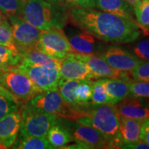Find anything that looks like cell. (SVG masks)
<instances>
[{
  "label": "cell",
  "instance_id": "6da1fadb",
  "mask_svg": "<svg viewBox=\"0 0 149 149\" xmlns=\"http://www.w3.org/2000/svg\"><path fill=\"white\" fill-rule=\"evenodd\" d=\"M69 16L72 23L83 31L106 42L126 44L136 40L140 34L137 22L104 11L72 8Z\"/></svg>",
  "mask_w": 149,
  "mask_h": 149
},
{
  "label": "cell",
  "instance_id": "7a4b0ae2",
  "mask_svg": "<svg viewBox=\"0 0 149 149\" xmlns=\"http://www.w3.org/2000/svg\"><path fill=\"white\" fill-rule=\"evenodd\" d=\"M18 17L43 31L62 29L66 22L64 9L56 0H26Z\"/></svg>",
  "mask_w": 149,
  "mask_h": 149
},
{
  "label": "cell",
  "instance_id": "3957f363",
  "mask_svg": "<svg viewBox=\"0 0 149 149\" xmlns=\"http://www.w3.org/2000/svg\"><path fill=\"white\" fill-rule=\"evenodd\" d=\"M76 121L99 130L108 139L111 148H122L124 144L114 104L95 105L93 109L86 110L84 116Z\"/></svg>",
  "mask_w": 149,
  "mask_h": 149
},
{
  "label": "cell",
  "instance_id": "277c9868",
  "mask_svg": "<svg viewBox=\"0 0 149 149\" xmlns=\"http://www.w3.org/2000/svg\"><path fill=\"white\" fill-rule=\"evenodd\" d=\"M24 107L33 111L74 120L83 116L84 112L80 107H74L67 104L58 90L43 91L26 102Z\"/></svg>",
  "mask_w": 149,
  "mask_h": 149
},
{
  "label": "cell",
  "instance_id": "5b68a950",
  "mask_svg": "<svg viewBox=\"0 0 149 149\" xmlns=\"http://www.w3.org/2000/svg\"><path fill=\"white\" fill-rule=\"evenodd\" d=\"M0 84L20 102H27L43 92L24 72L17 69L0 70Z\"/></svg>",
  "mask_w": 149,
  "mask_h": 149
},
{
  "label": "cell",
  "instance_id": "8992f818",
  "mask_svg": "<svg viewBox=\"0 0 149 149\" xmlns=\"http://www.w3.org/2000/svg\"><path fill=\"white\" fill-rule=\"evenodd\" d=\"M60 64H31L22 61L15 69L26 74L42 91H57Z\"/></svg>",
  "mask_w": 149,
  "mask_h": 149
},
{
  "label": "cell",
  "instance_id": "52a82bcc",
  "mask_svg": "<svg viewBox=\"0 0 149 149\" xmlns=\"http://www.w3.org/2000/svg\"><path fill=\"white\" fill-rule=\"evenodd\" d=\"M20 126L21 136L46 137L52 126L57 124L58 116L53 114L33 111L23 107Z\"/></svg>",
  "mask_w": 149,
  "mask_h": 149
},
{
  "label": "cell",
  "instance_id": "ba28073f",
  "mask_svg": "<svg viewBox=\"0 0 149 149\" xmlns=\"http://www.w3.org/2000/svg\"><path fill=\"white\" fill-rule=\"evenodd\" d=\"M36 47L59 61L66 57L68 54L74 53L68 39L59 28L44 31L37 43Z\"/></svg>",
  "mask_w": 149,
  "mask_h": 149
},
{
  "label": "cell",
  "instance_id": "9c48e42d",
  "mask_svg": "<svg viewBox=\"0 0 149 149\" xmlns=\"http://www.w3.org/2000/svg\"><path fill=\"white\" fill-rule=\"evenodd\" d=\"M8 19L18 51L20 49L35 47L44 31L35 27L20 17H11Z\"/></svg>",
  "mask_w": 149,
  "mask_h": 149
},
{
  "label": "cell",
  "instance_id": "30bf717a",
  "mask_svg": "<svg viewBox=\"0 0 149 149\" xmlns=\"http://www.w3.org/2000/svg\"><path fill=\"white\" fill-rule=\"evenodd\" d=\"M71 132L72 139L84 148H111L105 136L91 126L76 122L72 124Z\"/></svg>",
  "mask_w": 149,
  "mask_h": 149
},
{
  "label": "cell",
  "instance_id": "8fae6325",
  "mask_svg": "<svg viewBox=\"0 0 149 149\" xmlns=\"http://www.w3.org/2000/svg\"><path fill=\"white\" fill-rule=\"evenodd\" d=\"M59 74L61 79H94L88 67L78 58L75 53H70L60 61Z\"/></svg>",
  "mask_w": 149,
  "mask_h": 149
},
{
  "label": "cell",
  "instance_id": "7c38bea8",
  "mask_svg": "<svg viewBox=\"0 0 149 149\" xmlns=\"http://www.w3.org/2000/svg\"><path fill=\"white\" fill-rule=\"evenodd\" d=\"M78 58L81 59L92 73L95 79L99 77L119 78L126 76V71H121L110 66L100 55L76 53Z\"/></svg>",
  "mask_w": 149,
  "mask_h": 149
},
{
  "label": "cell",
  "instance_id": "4fadbf2b",
  "mask_svg": "<svg viewBox=\"0 0 149 149\" xmlns=\"http://www.w3.org/2000/svg\"><path fill=\"white\" fill-rule=\"evenodd\" d=\"M110 66L121 71H131L141 62L138 57L121 48H111L99 54Z\"/></svg>",
  "mask_w": 149,
  "mask_h": 149
},
{
  "label": "cell",
  "instance_id": "5bb4252c",
  "mask_svg": "<svg viewBox=\"0 0 149 149\" xmlns=\"http://www.w3.org/2000/svg\"><path fill=\"white\" fill-rule=\"evenodd\" d=\"M22 115L19 111L0 118V142L9 148L13 146L20 130Z\"/></svg>",
  "mask_w": 149,
  "mask_h": 149
},
{
  "label": "cell",
  "instance_id": "9a60e30c",
  "mask_svg": "<svg viewBox=\"0 0 149 149\" xmlns=\"http://www.w3.org/2000/svg\"><path fill=\"white\" fill-rule=\"evenodd\" d=\"M114 105L119 115L142 121L149 119V107L141 103L137 97L126 98Z\"/></svg>",
  "mask_w": 149,
  "mask_h": 149
},
{
  "label": "cell",
  "instance_id": "2e32d148",
  "mask_svg": "<svg viewBox=\"0 0 149 149\" xmlns=\"http://www.w3.org/2000/svg\"><path fill=\"white\" fill-rule=\"evenodd\" d=\"M68 41L75 53L94 54L102 49V46L97 42L95 37L86 31L72 35Z\"/></svg>",
  "mask_w": 149,
  "mask_h": 149
},
{
  "label": "cell",
  "instance_id": "e0dca14e",
  "mask_svg": "<svg viewBox=\"0 0 149 149\" xmlns=\"http://www.w3.org/2000/svg\"><path fill=\"white\" fill-rule=\"evenodd\" d=\"M121 137L124 144L135 143L140 140L142 120L117 114Z\"/></svg>",
  "mask_w": 149,
  "mask_h": 149
},
{
  "label": "cell",
  "instance_id": "ac0fdd59",
  "mask_svg": "<svg viewBox=\"0 0 149 149\" xmlns=\"http://www.w3.org/2000/svg\"><path fill=\"white\" fill-rule=\"evenodd\" d=\"M95 7L104 12L135 22L133 16V6L124 0H95Z\"/></svg>",
  "mask_w": 149,
  "mask_h": 149
},
{
  "label": "cell",
  "instance_id": "d6986e66",
  "mask_svg": "<svg viewBox=\"0 0 149 149\" xmlns=\"http://www.w3.org/2000/svg\"><path fill=\"white\" fill-rule=\"evenodd\" d=\"M130 81L124 77L105 79L106 88L113 104L119 103L128 97L130 95Z\"/></svg>",
  "mask_w": 149,
  "mask_h": 149
},
{
  "label": "cell",
  "instance_id": "ffe728a7",
  "mask_svg": "<svg viewBox=\"0 0 149 149\" xmlns=\"http://www.w3.org/2000/svg\"><path fill=\"white\" fill-rule=\"evenodd\" d=\"M22 61L31 64H60V61L50 57L38 48L32 47L19 50Z\"/></svg>",
  "mask_w": 149,
  "mask_h": 149
},
{
  "label": "cell",
  "instance_id": "44dd1931",
  "mask_svg": "<svg viewBox=\"0 0 149 149\" xmlns=\"http://www.w3.org/2000/svg\"><path fill=\"white\" fill-rule=\"evenodd\" d=\"M22 61L18 51L0 45V70L15 69Z\"/></svg>",
  "mask_w": 149,
  "mask_h": 149
},
{
  "label": "cell",
  "instance_id": "7402d4cb",
  "mask_svg": "<svg viewBox=\"0 0 149 149\" xmlns=\"http://www.w3.org/2000/svg\"><path fill=\"white\" fill-rule=\"evenodd\" d=\"M46 138L53 148H63L73 139L71 133L68 130L62 126L57 125V124L50 128Z\"/></svg>",
  "mask_w": 149,
  "mask_h": 149
},
{
  "label": "cell",
  "instance_id": "603a6c76",
  "mask_svg": "<svg viewBox=\"0 0 149 149\" xmlns=\"http://www.w3.org/2000/svg\"><path fill=\"white\" fill-rule=\"evenodd\" d=\"M81 81L79 79H66L60 78L58 83V91L67 104L74 107L77 105L75 98L76 88Z\"/></svg>",
  "mask_w": 149,
  "mask_h": 149
},
{
  "label": "cell",
  "instance_id": "cb8c5ba5",
  "mask_svg": "<svg viewBox=\"0 0 149 149\" xmlns=\"http://www.w3.org/2000/svg\"><path fill=\"white\" fill-rule=\"evenodd\" d=\"M13 148L19 149H51L53 148L46 137L21 136L13 144Z\"/></svg>",
  "mask_w": 149,
  "mask_h": 149
},
{
  "label": "cell",
  "instance_id": "d4e9b609",
  "mask_svg": "<svg viewBox=\"0 0 149 149\" xmlns=\"http://www.w3.org/2000/svg\"><path fill=\"white\" fill-rule=\"evenodd\" d=\"M137 24L145 34L149 33V0H139L133 6Z\"/></svg>",
  "mask_w": 149,
  "mask_h": 149
},
{
  "label": "cell",
  "instance_id": "484cf974",
  "mask_svg": "<svg viewBox=\"0 0 149 149\" xmlns=\"http://www.w3.org/2000/svg\"><path fill=\"white\" fill-rule=\"evenodd\" d=\"M93 91L91 103L93 105L100 104H113L108 94L105 86V79H102L93 82Z\"/></svg>",
  "mask_w": 149,
  "mask_h": 149
},
{
  "label": "cell",
  "instance_id": "4316f807",
  "mask_svg": "<svg viewBox=\"0 0 149 149\" xmlns=\"http://www.w3.org/2000/svg\"><path fill=\"white\" fill-rule=\"evenodd\" d=\"M93 82L90 79L81 80L75 90V98L77 105L80 107L89 106L93 91Z\"/></svg>",
  "mask_w": 149,
  "mask_h": 149
},
{
  "label": "cell",
  "instance_id": "83f0119b",
  "mask_svg": "<svg viewBox=\"0 0 149 149\" xmlns=\"http://www.w3.org/2000/svg\"><path fill=\"white\" fill-rule=\"evenodd\" d=\"M26 0H0V10L6 18L19 16Z\"/></svg>",
  "mask_w": 149,
  "mask_h": 149
},
{
  "label": "cell",
  "instance_id": "f1b7e54d",
  "mask_svg": "<svg viewBox=\"0 0 149 149\" xmlns=\"http://www.w3.org/2000/svg\"><path fill=\"white\" fill-rule=\"evenodd\" d=\"M0 45L18 51L13 35L12 28L7 20L0 24Z\"/></svg>",
  "mask_w": 149,
  "mask_h": 149
},
{
  "label": "cell",
  "instance_id": "f546056e",
  "mask_svg": "<svg viewBox=\"0 0 149 149\" xmlns=\"http://www.w3.org/2000/svg\"><path fill=\"white\" fill-rule=\"evenodd\" d=\"M130 94L134 97L149 98V81H135L130 82Z\"/></svg>",
  "mask_w": 149,
  "mask_h": 149
},
{
  "label": "cell",
  "instance_id": "4dcf8cb0",
  "mask_svg": "<svg viewBox=\"0 0 149 149\" xmlns=\"http://www.w3.org/2000/svg\"><path fill=\"white\" fill-rule=\"evenodd\" d=\"M130 72L136 81H149V61H141Z\"/></svg>",
  "mask_w": 149,
  "mask_h": 149
},
{
  "label": "cell",
  "instance_id": "1f68e13d",
  "mask_svg": "<svg viewBox=\"0 0 149 149\" xmlns=\"http://www.w3.org/2000/svg\"><path fill=\"white\" fill-rule=\"evenodd\" d=\"M19 104L0 95V118L11 113L18 111Z\"/></svg>",
  "mask_w": 149,
  "mask_h": 149
},
{
  "label": "cell",
  "instance_id": "d6a6232c",
  "mask_svg": "<svg viewBox=\"0 0 149 149\" xmlns=\"http://www.w3.org/2000/svg\"><path fill=\"white\" fill-rule=\"evenodd\" d=\"M136 57L145 61H149V41L139 42L134 48Z\"/></svg>",
  "mask_w": 149,
  "mask_h": 149
},
{
  "label": "cell",
  "instance_id": "836d02e7",
  "mask_svg": "<svg viewBox=\"0 0 149 149\" xmlns=\"http://www.w3.org/2000/svg\"><path fill=\"white\" fill-rule=\"evenodd\" d=\"M66 4L73 8H93L95 7V0H63Z\"/></svg>",
  "mask_w": 149,
  "mask_h": 149
},
{
  "label": "cell",
  "instance_id": "e575fe53",
  "mask_svg": "<svg viewBox=\"0 0 149 149\" xmlns=\"http://www.w3.org/2000/svg\"><path fill=\"white\" fill-rule=\"evenodd\" d=\"M140 139L149 145V119L142 122L141 128Z\"/></svg>",
  "mask_w": 149,
  "mask_h": 149
},
{
  "label": "cell",
  "instance_id": "d590c367",
  "mask_svg": "<svg viewBox=\"0 0 149 149\" xmlns=\"http://www.w3.org/2000/svg\"><path fill=\"white\" fill-rule=\"evenodd\" d=\"M122 148L129 149H149V145L145 141L139 140L135 143H130V144H124L122 146Z\"/></svg>",
  "mask_w": 149,
  "mask_h": 149
},
{
  "label": "cell",
  "instance_id": "8d00e7d4",
  "mask_svg": "<svg viewBox=\"0 0 149 149\" xmlns=\"http://www.w3.org/2000/svg\"><path fill=\"white\" fill-rule=\"evenodd\" d=\"M0 95L6 97L10 99V100H13V101L15 102L16 103L20 104L19 100L15 96H14L12 93L9 92L8 90H6V89L3 86H2L1 84H0Z\"/></svg>",
  "mask_w": 149,
  "mask_h": 149
},
{
  "label": "cell",
  "instance_id": "74e56055",
  "mask_svg": "<svg viewBox=\"0 0 149 149\" xmlns=\"http://www.w3.org/2000/svg\"><path fill=\"white\" fill-rule=\"evenodd\" d=\"M124 1H126L128 3H129V4L131 6H134L136 3H137L139 0H124Z\"/></svg>",
  "mask_w": 149,
  "mask_h": 149
},
{
  "label": "cell",
  "instance_id": "f35d334b",
  "mask_svg": "<svg viewBox=\"0 0 149 149\" xmlns=\"http://www.w3.org/2000/svg\"><path fill=\"white\" fill-rule=\"evenodd\" d=\"M6 20H7L6 17L4 15L1 13V11L0 10V24H1L3 22H5Z\"/></svg>",
  "mask_w": 149,
  "mask_h": 149
},
{
  "label": "cell",
  "instance_id": "ab89813d",
  "mask_svg": "<svg viewBox=\"0 0 149 149\" xmlns=\"http://www.w3.org/2000/svg\"><path fill=\"white\" fill-rule=\"evenodd\" d=\"M6 148H7V147L4 144H3L2 143L0 142V149H6Z\"/></svg>",
  "mask_w": 149,
  "mask_h": 149
}]
</instances>
